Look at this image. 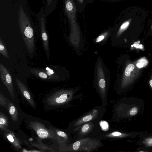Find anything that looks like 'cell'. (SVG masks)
Segmentation results:
<instances>
[{
  "mask_svg": "<svg viewBox=\"0 0 152 152\" xmlns=\"http://www.w3.org/2000/svg\"><path fill=\"white\" fill-rule=\"evenodd\" d=\"M79 1L81 3H82L83 2V0H79Z\"/></svg>",
  "mask_w": 152,
  "mask_h": 152,
  "instance_id": "27",
  "label": "cell"
},
{
  "mask_svg": "<svg viewBox=\"0 0 152 152\" xmlns=\"http://www.w3.org/2000/svg\"><path fill=\"white\" fill-rule=\"evenodd\" d=\"M31 144L34 146L41 149L42 150H51L52 151H53V149L49 148L43 143H42L41 142H33L31 143Z\"/></svg>",
  "mask_w": 152,
  "mask_h": 152,
  "instance_id": "18",
  "label": "cell"
},
{
  "mask_svg": "<svg viewBox=\"0 0 152 152\" xmlns=\"http://www.w3.org/2000/svg\"><path fill=\"white\" fill-rule=\"evenodd\" d=\"M0 78L12 98L14 99V89L12 77L8 70L1 63H0Z\"/></svg>",
  "mask_w": 152,
  "mask_h": 152,
  "instance_id": "8",
  "label": "cell"
},
{
  "mask_svg": "<svg viewBox=\"0 0 152 152\" xmlns=\"http://www.w3.org/2000/svg\"><path fill=\"white\" fill-rule=\"evenodd\" d=\"M148 63L147 60L144 58H142L138 61L136 65L139 68L143 67L146 66Z\"/></svg>",
  "mask_w": 152,
  "mask_h": 152,
  "instance_id": "20",
  "label": "cell"
},
{
  "mask_svg": "<svg viewBox=\"0 0 152 152\" xmlns=\"http://www.w3.org/2000/svg\"><path fill=\"white\" fill-rule=\"evenodd\" d=\"M104 37L103 35H101L97 39L96 42H99L102 41L104 38Z\"/></svg>",
  "mask_w": 152,
  "mask_h": 152,
  "instance_id": "24",
  "label": "cell"
},
{
  "mask_svg": "<svg viewBox=\"0 0 152 152\" xmlns=\"http://www.w3.org/2000/svg\"><path fill=\"white\" fill-rule=\"evenodd\" d=\"M77 91L61 89L53 93L47 99L46 103L53 107L63 106L80 97L82 94H76Z\"/></svg>",
  "mask_w": 152,
  "mask_h": 152,
  "instance_id": "4",
  "label": "cell"
},
{
  "mask_svg": "<svg viewBox=\"0 0 152 152\" xmlns=\"http://www.w3.org/2000/svg\"><path fill=\"white\" fill-rule=\"evenodd\" d=\"M104 145L102 140L99 139L87 137L74 142L65 147L61 152H93L98 151Z\"/></svg>",
  "mask_w": 152,
  "mask_h": 152,
  "instance_id": "3",
  "label": "cell"
},
{
  "mask_svg": "<svg viewBox=\"0 0 152 152\" xmlns=\"http://www.w3.org/2000/svg\"><path fill=\"white\" fill-rule=\"evenodd\" d=\"M8 119L7 117L1 112L0 113V129L5 131L8 129Z\"/></svg>",
  "mask_w": 152,
  "mask_h": 152,
  "instance_id": "14",
  "label": "cell"
},
{
  "mask_svg": "<svg viewBox=\"0 0 152 152\" xmlns=\"http://www.w3.org/2000/svg\"><path fill=\"white\" fill-rule=\"evenodd\" d=\"M4 135L5 137L17 150H20L21 148V141L11 131L8 129L5 131Z\"/></svg>",
  "mask_w": 152,
  "mask_h": 152,
  "instance_id": "11",
  "label": "cell"
},
{
  "mask_svg": "<svg viewBox=\"0 0 152 152\" xmlns=\"http://www.w3.org/2000/svg\"><path fill=\"white\" fill-rule=\"evenodd\" d=\"M129 23L128 22H125L123 23L120 27V31H121L125 29L129 25Z\"/></svg>",
  "mask_w": 152,
  "mask_h": 152,
  "instance_id": "23",
  "label": "cell"
},
{
  "mask_svg": "<svg viewBox=\"0 0 152 152\" xmlns=\"http://www.w3.org/2000/svg\"><path fill=\"white\" fill-rule=\"evenodd\" d=\"M9 100L6 97L1 93H0V105L6 108L7 110H8V105Z\"/></svg>",
  "mask_w": 152,
  "mask_h": 152,
  "instance_id": "17",
  "label": "cell"
},
{
  "mask_svg": "<svg viewBox=\"0 0 152 152\" xmlns=\"http://www.w3.org/2000/svg\"><path fill=\"white\" fill-rule=\"evenodd\" d=\"M45 5V12L47 17L55 9L57 0H43Z\"/></svg>",
  "mask_w": 152,
  "mask_h": 152,
  "instance_id": "12",
  "label": "cell"
},
{
  "mask_svg": "<svg viewBox=\"0 0 152 152\" xmlns=\"http://www.w3.org/2000/svg\"><path fill=\"white\" fill-rule=\"evenodd\" d=\"M138 110L136 107H134L132 108L129 111V114L131 116L136 115L137 113Z\"/></svg>",
  "mask_w": 152,
  "mask_h": 152,
  "instance_id": "22",
  "label": "cell"
},
{
  "mask_svg": "<svg viewBox=\"0 0 152 152\" xmlns=\"http://www.w3.org/2000/svg\"><path fill=\"white\" fill-rule=\"evenodd\" d=\"M12 121L16 122L18 119V113L17 109L14 104L9 100L8 110Z\"/></svg>",
  "mask_w": 152,
  "mask_h": 152,
  "instance_id": "13",
  "label": "cell"
},
{
  "mask_svg": "<svg viewBox=\"0 0 152 152\" xmlns=\"http://www.w3.org/2000/svg\"><path fill=\"white\" fill-rule=\"evenodd\" d=\"M133 46H134V45H132V47H133Z\"/></svg>",
  "mask_w": 152,
  "mask_h": 152,
  "instance_id": "29",
  "label": "cell"
},
{
  "mask_svg": "<svg viewBox=\"0 0 152 152\" xmlns=\"http://www.w3.org/2000/svg\"><path fill=\"white\" fill-rule=\"evenodd\" d=\"M18 16L21 35L28 51L32 53L35 49L34 31L28 13L21 5L19 7Z\"/></svg>",
  "mask_w": 152,
  "mask_h": 152,
  "instance_id": "1",
  "label": "cell"
},
{
  "mask_svg": "<svg viewBox=\"0 0 152 152\" xmlns=\"http://www.w3.org/2000/svg\"><path fill=\"white\" fill-rule=\"evenodd\" d=\"M134 68V66L132 64H130L126 68L125 72V74L126 76H129L131 74V72L133 70Z\"/></svg>",
  "mask_w": 152,
  "mask_h": 152,
  "instance_id": "19",
  "label": "cell"
},
{
  "mask_svg": "<svg viewBox=\"0 0 152 152\" xmlns=\"http://www.w3.org/2000/svg\"><path fill=\"white\" fill-rule=\"evenodd\" d=\"M31 71L37 76L42 79H50V77L48 75V74L45 71L42 70L34 69H31Z\"/></svg>",
  "mask_w": 152,
  "mask_h": 152,
  "instance_id": "15",
  "label": "cell"
},
{
  "mask_svg": "<svg viewBox=\"0 0 152 152\" xmlns=\"http://www.w3.org/2000/svg\"><path fill=\"white\" fill-rule=\"evenodd\" d=\"M0 53L5 57L8 58H10L7 50L3 40L1 37L0 38Z\"/></svg>",
  "mask_w": 152,
  "mask_h": 152,
  "instance_id": "16",
  "label": "cell"
},
{
  "mask_svg": "<svg viewBox=\"0 0 152 152\" xmlns=\"http://www.w3.org/2000/svg\"><path fill=\"white\" fill-rule=\"evenodd\" d=\"M142 142L146 147L152 146V137H149L145 138Z\"/></svg>",
  "mask_w": 152,
  "mask_h": 152,
  "instance_id": "21",
  "label": "cell"
},
{
  "mask_svg": "<svg viewBox=\"0 0 152 152\" xmlns=\"http://www.w3.org/2000/svg\"><path fill=\"white\" fill-rule=\"evenodd\" d=\"M29 126L35 131L40 138L57 141V137L54 128H48L44 124L37 121H31Z\"/></svg>",
  "mask_w": 152,
  "mask_h": 152,
  "instance_id": "6",
  "label": "cell"
},
{
  "mask_svg": "<svg viewBox=\"0 0 152 152\" xmlns=\"http://www.w3.org/2000/svg\"><path fill=\"white\" fill-rule=\"evenodd\" d=\"M36 16L38 20L40 28L43 47L47 58L49 59L50 55L48 45V37L46 30V17L43 8H42L40 11L36 15Z\"/></svg>",
  "mask_w": 152,
  "mask_h": 152,
  "instance_id": "7",
  "label": "cell"
},
{
  "mask_svg": "<svg viewBox=\"0 0 152 152\" xmlns=\"http://www.w3.org/2000/svg\"><path fill=\"white\" fill-rule=\"evenodd\" d=\"M23 152H42L41 151H38V150H30V151H28L25 149H23L22 151Z\"/></svg>",
  "mask_w": 152,
  "mask_h": 152,
  "instance_id": "25",
  "label": "cell"
},
{
  "mask_svg": "<svg viewBox=\"0 0 152 152\" xmlns=\"http://www.w3.org/2000/svg\"><path fill=\"white\" fill-rule=\"evenodd\" d=\"M149 83H150V84L152 88V80H151L150 81Z\"/></svg>",
  "mask_w": 152,
  "mask_h": 152,
  "instance_id": "26",
  "label": "cell"
},
{
  "mask_svg": "<svg viewBox=\"0 0 152 152\" xmlns=\"http://www.w3.org/2000/svg\"><path fill=\"white\" fill-rule=\"evenodd\" d=\"M101 120L89 121L83 125L75 133L73 137L74 142L85 137H95L102 132L99 124Z\"/></svg>",
  "mask_w": 152,
  "mask_h": 152,
  "instance_id": "5",
  "label": "cell"
},
{
  "mask_svg": "<svg viewBox=\"0 0 152 152\" xmlns=\"http://www.w3.org/2000/svg\"><path fill=\"white\" fill-rule=\"evenodd\" d=\"M131 135L129 133L123 132L116 130H111L102 132L95 137L101 140H113L118 139L129 137Z\"/></svg>",
  "mask_w": 152,
  "mask_h": 152,
  "instance_id": "9",
  "label": "cell"
},
{
  "mask_svg": "<svg viewBox=\"0 0 152 152\" xmlns=\"http://www.w3.org/2000/svg\"><path fill=\"white\" fill-rule=\"evenodd\" d=\"M105 107L102 105L97 106L70 122L67 129L70 134L75 133L84 124L96 120H101L105 112Z\"/></svg>",
  "mask_w": 152,
  "mask_h": 152,
  "instance_id": "2",
  "label": "cell"
},
{
  "mask_svg": "<svg viewBox=\"0 0 152 152\" xmlns=\"http://www.w3.org/2000/svg\"><path fill=\"white\" fill-rule=\"evenodd\" d=\"M15 80L19 90L24 97L32 107L35 108V105L34 102L26 87L18 78H16Z\"/></svg>",
  "mask_w": 152,
  "mask_h": 152,
  "instance_id": "10",
  "label": "cell"
},
{
  "mask_svg": "<svg viewBox=\"0 0 152 152\" xmlns=\"http://www.w3.org/2000/svg\"><path fill=\"white\" fill-rule=\"evenodd\" d=\"M134 47H135V46H136V45H135V44H134Z\"/></svg>",
  "mask_w": 152,
  "mask_h": 152,
  "instance_id": "28",
  "label": "cell"
}]
</instances>
